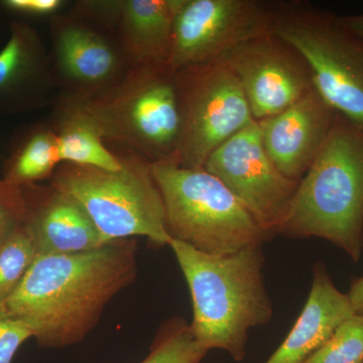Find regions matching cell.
I'll list each match as a JSON object with an SVG mask.
<instances>
[{
    "mask_svg": "<svg viewBox=\"0 0 363 363\" xmlns=\"http://www.w3.org/2000/svg\"><path fill=\"white\" fill-rule=\"evenodd\" d=\"M136 274L135 238L109 241L90 252L37 255L4 307L30 329L40 347H67L87 336Z\"/></svg>",
    "mask_w": 363,
    "mask_h": 363,
    "instance_id": "6da1fadb",
    "label": "cell"
},
{
    "mask_svg": "<svg viewBox=\"0 0 363 363\" xmlns=\"http://www.w3.org/2000/svg\"><path fill=\"white\" fill-rule=\"evenodd\" d=\"M169 247L190 291L196 340L208 351L224 350L243 362L248 331L267 325L274 314L262 272V245L227 255H207L178 240Z\"/></svg>",
    "mask_w": 363,
    "mask_h": 363,
    "instance_id": "7a4b0ae2",
    "label": "cell"
},
{
    "mask_svg": "<svg viewBox=\"0 0 363 363\" xmlns=\"http://www.w3.org/2000/svg\"><path fill=\"white\" fill-rule=\"evenodd\" d=\"M278 233L292 238H322L354 262L362 257L363 130L340 114L298 182Z\"/></svg>",
    "mask_w": 363,
    "mask_h": 363,
    "instance_id": "3957f363",
    "label": "cell"
},
{
    "mask_svg": "<svg viewBox=\"0 0 363 363\" xmlns=\"http://www.w3.org/2000/svg\"><path fill=\"white\" fill-rule=\"evenodd\" d=\"M152 172L172 240L207 255H227L274 238L207 169L168 160L152 164Z\"/></svg>",
    "mask_w": 363,
    "mask_h": 363,
    "instance_id": "277c9868",
    "label": "cell"
},
{
    "mask_svg": "<svg viewBox=\"0 0 363 363\" xmlns=\"http://www.w3.org/2000/svg\"><path fill=\"white\" fill-rule=\"evenodd\" d=\"M113 152L121 162L116 171L63 162L50 182L84 208L104 242L143 236L162 247L169 245L152 162L128 150Z\"/></svg>",
    "mask_w": 363,
    "mask_h": 363,
    "instance_id": "5b68a950",
    "label": "cell"
},
{
    "mask_svg": "<svg viewBox=\"0 0 363 363\" xmlns=\"http://www.w3.org/2000/svg\"><path fill=\"white\" fill-rule=\"evenodd\" d=\"M105 143L154 162L174 160L181 119L176 72L168 65L131 67L125 77L84 101Z\"/></svg>",
    "mask_w": 363,
    "mask_h": 363,
    "instance_id": "8992f818",
    "label": "cell"
},
{
    "mask_svg": "<svg viewBox=\"0 0 363 363\" xmlns=\"http://www.w3.org/2000/svg\"><path fill=\"white\" fill-rule=\"evenodd\" d=\"M272 33L303 57L327 104L363 130V40L340 16L301 1L274 2Z\"/></svg>",
    "mask_w": 363,
    "mask_h": 363,
    "instance_id": "52a82bcc",
    "label": "cell"
},
{
    "mask_svg": "<svg viewBox=\"0 0 363 363\" xmlns=\"http://www.w3.org/2000/svg\"><path fill=\"white\" fill-rule=\"evenodd\" d=\"M176 83L181 130L173 161L204 168L215 150L257 121L223 57L177 71Z\"/></svg>",
    "mask_w": 363,
    "mask_h": 363,
    "instance_id": "ba28073f",
    "label": "cell"
},
{
    "mask_svg": "<svg viewBox=\"0 0 363 363\" xmlns=\"http://www.w3.org/2000/svg\"><path fill=\"white\" fill-rule=\"evenodd\" d=\"M50 57L58 94L89 100L118 84L131 65L111 26L82 1L50 18Z\"/></svg>",
    "mask_w": 363,
    "mask_h": 363,
    "instance_id": "9c48e42d",
    "label": "cell"
},
{
    "mask_svg": "<svg viewBox=\"0 0 363 363\" xmlns=\"http://www.w3.org/2000/svg\"><path fill=\"white\" fill-rule=\"evenodd\" d=\"M274 2L178 0L169 67L174 72L225 56L272 33Z\"/></svg>",
    "mask_w": 363,
    "mask_h": 363,
    "instance_id": "30bf717a",
    "label": "cell"
},
{
    "mask_svg": "<svg viewBox=\"0 0 363 363\" xmlns=\"http://www.w3.org/2000/svg\"><path fill=\"white\" fill-rule=\"evenodd\" d=\"M204 169L225 185L264 230L278 233L298 182L284 176L267 156L259 121L222 143Z\"/></svg>",
    "mask_w": 363,
    "mask_h": 363,
    "instance_id": "8fae6325",
    "label": "cell"
},
{
    "mask_svg": "<svg viewBox=\"0 0 363 363\" xmlns=\"http://www.w3.org/2000/svg\"><path fill=\"white\" fill-rule=\"evenodd\" d=\"M223 58L257 121L285 111L314 88L303 57L272 33L238 45Z\"/></svg>",
    "mask_w": 363,
    "mask_h": 363,
    "instance_id": "7c38bea8",
    "label": "cell"
},
{
    "mask_svg": "<svg viewBox=\"0 0 363 363\" xmlns=\"http://www.w3.org/2000/svg\"><path fill=\"white\" fill-rule=\"evenodd\" d=\"M0 48V116L52 106L58 94L49 48L33 26L11 21Z\"/></svg>",
    "mask_w": 363,
    "mask_h": 363,
    "instance_id": "4fadbf2b",
    "label": "cell"
},
{
    "mask_svg": "<svg viewBox=\"0 0 363 363\" xmlns=\"http://www.w3.org/2000/svg\"><path fill=\"white\" fill-rule=\"evenodd\" d=\"M336 116L313 88L285 111L259 121L267 156L284 176L302 180L326 142Z\"/></svg>",
    "mask_w": 363,
    "mask_h": 363,
    "instance_id": "5bb4252c",
    "label": "cell"
},
{
    "mask_svg": "<svg viewBox=\"0 0 363 363\" xmlns=\"http://www.w3.org/2000/svg\"><path fill=\"white\" fill-rule=\"evenodd\" d=\"M21 190L26 203L23 225L37 255L90 252L106 243L84 208L51 182Z\"/></svg>",
    "mask_w": 363,
    "mask_h": 363,
    "instance_id": "9a60e30c",
    "label": "cell"
},
{
    "mask_svg": "<svg viewBox=\"0 0 363 363\" xmlns=\"http://www.w3.org/2000/svg\"><path fill=\"white\" fill-rule=\"evenodd\" d=\"M178 0H106L109 25L131 67L168 65Z\"/></svg>",
    "mask_w": 363,
    "mask_h": 363,
    "instance_id": "2e32d148",
    "label": "cell"
},
{
    "mask_svg": "<svg viewBox=\"0 0 363 363\" xmlns=\"http://www.w3.org/2000/svg\"><path fill=\"white\" fill-rule=\"evenodd\" d=\"M347 294L340 292L322 262L313 267L311 291L300 316L278 350L264 363H303L354 316Z\"/></svg>",
    "mask_w": 363,
    "mask_h": 363,
    "instance_id": "e0dca14e",
    "label": "cell"
},
{
    "mask_svg": "<svg viewBox=\"0 0 363 363\" xmlns=\"http://www.w3.org/2000/svg\"><path fill=\"white\" fill-rule=\"evenodd\" d=\"M48 123L58 140L62 164H79L116 171L121 168L118 156L105 143L99 126L84 100L57 94Z\"/></svg>",
    "mask_w": 363,
    "mask_h": 363,
    "instance_id": "ac0fdd59",
    "label": "cell"
},
{
    "mask_svg": "<svg viewBox=\"0 0 363 363\" xmlns=\"http://www.w3.org/2000/svg\"><path fill=\"white\" fill-rule=\"evenodd\" d=\"M62 164L56 133L48 121L26 124L9 143L2 178L23 188L51 181Z\"/></svg>",
    "mask_w": 363,
    "mask_h": 363,
    "instance_id": "d6986e66",
    "label": "cell"
},
{
    "mask_svg": "<svg viewBox=\"0 0 363 363\" xmlns=\"http://www.w3.org/2000/svg\"><path fill=\"white\" fill-rule=\"evenodd\" d=\"M207 352L196 340L190 324L176 317L162 325L149 354L140 363H202Z\"/></svg>",
    "mask_w": 363,
    "mask_h": 363,
    "instance_id": "ffe728a7",
    "label": "cell"
},
{
    "mask_svg": "<svg viewBox=\"0 0 363 363\" xmlns=\"http://www.w3.org/2000/svg\"><path fill=\"white\" fill-rule=\"evenodd\" d=\"M37 257L25 227L0 241V306L11 297Z\"/></svg>",
    "mask_w": 363,
    "mask_h": 363,
    "instance_id": "44dd1931",
    "label": "cell"
},
{
    "mask_svg": "<svg viewBox=\"0 0 363 363\" xmlns=\"http://www.w3.org/2000/svg\"><path fill=\"white\" fill-rule=\"evenodd\" d=\"M303 363H363V316L354 315Z\"/></svg>",
    "mask_w": 363,
    "mask_h": 363,
    "instance_id": "7402d4cb",
    "label": "cell"
},
{
    "mask_svg": "<svg viewBox=\"0 0 363 363\" xmlns=\"http://www.w3.org/2000/svg\"><path fill=\"white\" fill-rule=\"evenodd\" d=\"M25 214L23 190L0 176V241L23 225Z\"/></svg>",
    "mask_w": 363,
    "mask_h": 363,
    "instance_id": "603a6c76",
    "label": "cell"
},
{
    "mask_svg": "<svg viewBox=\"0 0 363 363\" xmlns=\"http://www.w3.org/2000/svg\"><path fill=\"white\" fill-rule=\"evenodd\" d=\"M30 338V329L0 306V363L13 362L21 346Z\"/></svg>",
    "mask_w": 363,
    "mask_h": 363,
    "instance_id": "cb8c5ba5",
    "label": "cell"
},
{
    "mask_svg": "<svg viewBox=\"0 0 363 363\" xmlns=\"http://www.w3.org/2000/svg\"><path fill=\"white\" fill-rule=\"evenodd\" d=\"M63 0H1L0 6L9 13L26 18H47L60 13Z\"/></svg>",
    "mask_w": 363,
    "mask_h": 363,
    "instance_id": "d4e9b609",
    "label": "cell"
},
{
    "mask_svg": "<svg viewBox=\"0 0 363 363\" xmlns=\"http://www.w3.org/2000/svg\"><path fill=\"white\" fill-rule=\"evenodd\" d=\"M347 296L355 315L363 316V276L351 283Z\"/></svg>",
    "mask_w": 363,
    "mask_h": 363,
    "instance_id": "484cf974",
    "label": "cell"
},
{
    "mask_svg": "<svg viewBox=\"0 0 363 363\" xmlns=\"http://www.w3.org/2000/svg\"><path fill=\"white\" fill-rule=\"evenodd\" d=\"M344 26L363 40V13L357 16H342Z\"/></svg>",
    "mask_w": 363,
    "mask_h": 363,
    "instance_id": "4316f807",
    "label": "cell"
},
{
    "mask_svg": "<svg viewBox=\"0 0 363 363\" xmlns=\"http://www.w3.org/2000/svg\"><path fill=\"white\" fill-rule=\"evenodd\" d=\"M2 40H1V35H0V45H1Z\"/></svg>",
    "mask_w": 363,
    "mask_h": 363,
    "instance_id": "83f0119b",
    "label": "cell"
}]
</instances>
